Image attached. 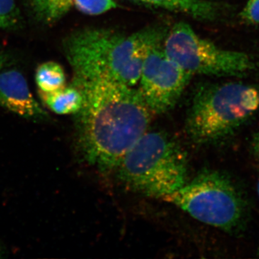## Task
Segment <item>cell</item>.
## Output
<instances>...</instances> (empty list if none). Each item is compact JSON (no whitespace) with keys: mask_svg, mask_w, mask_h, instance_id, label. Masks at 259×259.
<instances>
[{"mask_svg":"<svg viewBox=\"0 0 259 259\" xmlns=\"http://www.w3.org/2000/svg\"><path fill=\"white\" fill-rule=\"evenodd\" d=\"M71 83L83 95L76 115L83 158L102 171L115 169L148 131L153 112L134 87L111 80Z\"/></svg>","mask_w":259,"mask_h":259,"instance_id":"1","label":"cell"},{"mask_svg":"<svg viewBox=\"0 0 259 259\" xmlns=\"http://www.w3.org/2000/svg\"><path fill=\"white\" fill-rule=\"evenodd\" d=\"M166 29L152 26L131 35L110 28H85L69 34L63 42L72 82L111 80L134 87L148 53L163 44Z\"/></svg>","mask_w":259,"mask_h":259,"instance_id":"2","label":"cell"},{"mask_svg":"<svg viewBox=\"0 0 259 259\" xmlns=\"http://www.w3.org/2000/svg\"><path fill=\"white\" fill-rule=\"evenodd\" d=\"M258 111L257 87L238 81L202 85L194 93L186 132L194 144H219L236 136Z\"/></svg>","mask_w":259,"mask_h":259,"instance_id":"3","label":"cell"},{"mask_svg":"<svg viewBox=\"0 0 259 259\" xmlns=\"http://www.w3.org/2000/svg\"><path fill=\"white\" fill-rule=\"evenodd\" d=\"M119 179L139 193L163 198L188 182L185 150L161 131H147L116 168Z\"/></svg>","mask_w":259,"mask_h":259,"instance_id":"4","label":"cell"},{"mask_svg":"<svg viewBox=\"0 0 259 259\" xmlns=\"http://www.w3.org/2000/svg\"><path fill=\"white\" fill-rule=\"evenodd\" d=\"M162 199L232 236L241 234L248 225V201L231 177L219 170L202 171Z\"/></svg>","mask_w":259,"mask_h":259,"instance_id":"5","label":"cell"},{"mask_svg":"<svg viewBox=\"0 0 259 259\" xmlns=\"http://www.w3.org/2000/svg\"><path fill=\"white\" fill-rule=\"evenodd\" d=\"M167 55L192 75L243 76L254 69L248 55L226 50L199 36L185 22L177 23L167 32L163 41Z\"/></svg>","mask_w":259,"mask_h":259,"instance_id":"6","label":"cell"},{"mask_svg":"<svg viewBox=\"0 0 259 259\" xmlns=\"http://www.w3.org/2000/svg\"><path fill=\"white\" fill-rule=\"evenodd\" d=\"M192 76L158 44L145 59L138 90L153 114H163L176 105Z\"/></svg>","mask_w":259,"mask_h":259,"instance_id":"7","label":"cell"},{"mask_svg":"<svg viewBox=\"0 0 259 259\" xmlns=\"http://www.w3.org/2000/svg\"><path fill=\"white\" fill-rule=\"evenodd\" d=\"M0 106L34 122L49 117L32 96L25 76L15 69L0 71Z\"/></svg>","mask_w":259,"mask_h":259,"instance_id":"8","label":"cell"},{"mask_svg":"<svg viewBox=\"0 0 259 259\" xmlns=\"http://www.w3.org/2000/svg\"><path fill=\"white\" fill-rule=\"evenodd\" d=\"M34 19L45 25L57 23L70 11L100 15L117 8L114 0H27Z\"/></svg>","mask_w":259,"mask_h":259,"instance_id":"9","label":"cell"},{"mask_svg":"<svg viewBox=\"0 0 259 259\" xmlns=\"http://www.w3.org/2000/svg\"><path fill=\"white\" fill-rule=\"evenodd\" d=\"M148 4L173 12L185 13L202 21H212L219 17L221 7L210 0H146Z\"/></svg>","mask_w":259,"mask_h":259,"instance_id":"10","label":"cell"},{"mask_svg":"<svg viewBox=\"0 0 259 259\" xmlns=\"http://www.w3.org/2000/svg\"><path fill=\"white\" fill-rule=\"evenodd\" d=\"M39 95L48 108L58 115H76L82 107V93L72 83L50 93L39 91Z\"/></svg>","mask_w":259,"mask_h":259,"instance_id":"11","label":"cell"},{"mask_svg":"<svg viewBox=\"0 0 259 259\" xmlns=\"http://www.w3.org/2000/svg\"><path fill=\"white\" fill-rule=\"evenodd\" d=\"M35 82L39 91L50 93L66 85V75L62 66L55 61L39 65L35 71Z\"/></svg>","mask_w":259,"mask_h":259,"instance_id":"12","label":"cell"},{"mask_svg":"<svg viewBox=\"0 0 259 259\" xmlns=\"http://www.w3.org/2000/svg\"><path fill=\"white\" fill-rule=\"evenodd\" d=\"M20 21V12L15 0H0V28L15 29Z\"/></svg>","mask_w":259,"mask_h":259,"instance_id":"13","label":"cell"},{"mask_svg":"<svg viewBox=\"0 0 259 259\" xmlns=\"http://www.w3.org/2000/svg\"><path fill=\"white\" fill-rule=\"evenodd\" d=\"M240 15L243 21L259 25V0H248Z\"/></svg>","mask_w":259,"mask_h":259,"instance_id":"14","label":"cell"},{"mask_svg":"<svg viewBox=\"0 0 259 259\" xmlns=\"http://www.w3.org/2000/svg\"><path fill=\"white\" fill-rule=\"evenodd\" d=\"M250 151L253 157L259 163V129L253 135L250 141Z\"/></svg>","mask_w":259,"mask_h":259,"instance_id":"15","label":"cell"},{"mask_svg":"<svg viewBox=\"0 0 259 259\" xmlns=\"http://www.w3.org/2000/svg\"><path fill=\"white\" fill-rule=\"evenodd\" d=\"M8 63V57L4 53L0 51V71H3Z\"/></svg>","mask_w":259,"mask_h":259,"instance_id":"16","label":"cell"},{"mask_svg":"<svg viewBox=\"0 0 259 259\" xmlns=\"http://www.w3.org/2000/svg\"><path fill=\"white\" fill-rule=\"evenodd\" d=\"M130 1L134 2V3H139V4L148 5L146 0H130Z\"/></svg>","mask_w":259,"mask_h":259,"instance_id":"17","label":"cell"},{"mask_svg":"<svg viewBox=\"0 0 259 259\" xmlns=\"http://www.w3.org/2000/svg\"><path fill=\"white\" fill-rule=\"evenodd\" d=\"M256 191H257V194H258V198H259V179L258 180V182H257Z\"/></svg>","mask_w":259,"mask_h":259,"instance_id":"18","label":"cell"},{"mask_svg":"<svg viewBox=\"0 0 259 259\" xmlns=\"http://www.w3.org/2000/svg\"><path fill=\"white\" fill-rule=\"evenodd\" d=\"M258 255L259 256V246H258Z\"/></svg>","mask_w":259,"mask_h":259,"instance_id":"19","label":"cell"}]
</instances>
